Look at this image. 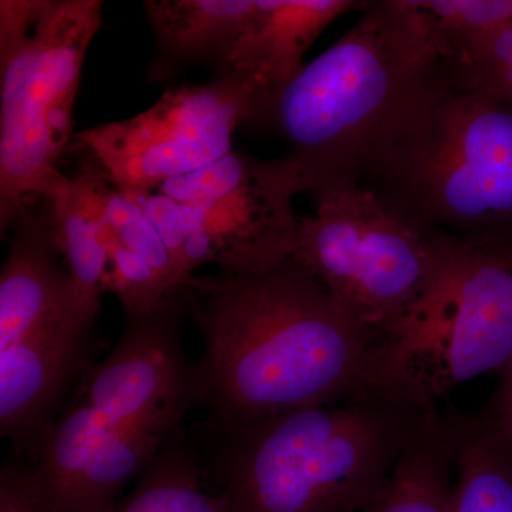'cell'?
Masks as SVG:
<instances>
[{
	"label": "cell",
	"mask_w": 512,
	"mask_h": 512,
	"mask_svg": "<svg viewBox=\"0 0 512 512\" xmlns=\"http://www.w3.org/2000/svg\"><path fill=\"white\" fill-rule=\"evenodd\" d=\"M256 0H147L154 35L151 83L170 84L195 64L215 69L254 15Z\"/></svg>",
	"instance_id": "obj_15"
},
{
	"label": "cell",
	"mask_w": 512,
	"mask_h": 512,
	"mask_svg": "<svg viewBox=\"0 0 512 512\" xmlns=\"http://www.w3.org/2000/svg\"><path fill=\"white\" fill-rule=\"evenodd\" d=\"M511 359L512 272L457 242L436 285L373 336L360 393L434 412L458 386Z\"/></svg>",
	"instance_id": "obj_5"
},
{
	"label": "cell",
	"mask_w": 512,
	"mask_h": 512,
	"mask_svg": "<svg viewBox=\"0 0 512 512\" xmlns=\"http://www.w3.org/2000/svg\"><path fill=\"white\" fill-rule=\"evenodd\" d=\"M181 293L205 343L198 406L222 433L362 392L372 333L292 256L256 274L192 275Z\"/></svg>",
	"instance_id": "obj_1"
},
{
	"label": "cell",
	"mask_w": 512,
	"mask_h": 512,
	"mask_svg": "<svg viewBox=\"0 0 512 512\" xmlns=\"http://www.w3.org/2000/svg\"><path fill=\"white\" fill-rule=\"evenodd\" d=\"M483 251L512 272V239L504 244L495 245V247L484 248Z\"/></svg>",
	"instance_id": "obj_26"
},
{
	"label": "cell",
	"mask_w": 512,
	"mask_h": 512,
	"mask_svg": "<svg viewBox=\"0 0 512 512\" xmlns=\"http://www.w3.org/2000/svg\"><path fill=\"white\" fill-rule=\"evenodd\" d=\"M421 414L356 393L225 431L222 491L242 512H355L392 473Z\"/></svg>",
	"instance_id": "obj_3"
},
{
	"label": "cell",
	"mask_w": 512,
	"mask_h": 512,
	"mask_svg": "<svg viewBox=\"0 0 512 512\" xmlns=\"http://www.w3.org/2000/svg\"><path fill=\"white\" fill-rule=\"evenodd\" d=\"M481 419L512 448V359L501 370L500 386Z\"/></svg>",
	"instance_id": "obj_25"
},
{
	"label": "cell",
	"mask_w": 512,
	"mask_h": 512,
	"mask_svg": "<svg viewBox=\"0 0 512 512\" xmlns=\"http://www.w3.org/2000/svg\"><path fill=\"white\" fill-rule=\"evenodd\" d=\"M119 424L86 402L53 421L36 448L33 485L42 512H67L97 451Z\"/></svg>",
	"instance_id": "obj_18"
},
{
	"label": "cell",
	"mask_w": 512,
	"mask_h": 512,
	"mask_svg": "<svg viewBox=\"0 0 512 512\" xmlns=\"http://www.w3.org/2000/svg\"><path fill=\"white\" fill-rule=\"evenodd\" d=\"M252 119L251 93L234 80L171 86L131 119L80 131L69 151L117 190L153 191L234 151L235 131Z\"/></svg>",
	"instance_id": "obj_8"
},
{
	"label": "cell",
	"mask_w": 512,
	"mask_h": 512,
	"mask_svg": "<svg viewBox=\"0 0 512 512\" xmlns=\"http://www.w3.org/2000/svg\"><path fill=\"white\" fill-rule=\"evenodd\" d=\"M315 202L291 256L372 336L436 285L458 242L414 227L366 188Z\"/></svg>",
	"instance_id": "obj_7"
},
{
	"label": "cell",
	"mask_w": 512,
	"mask_h": 512,
	"mask_svg": "<svg viewBox=\"0 0 512 512\" xmlns=\"http://www.w3.org/2000/svg\"><path fill=\"white\" fill-rule=\"evenodd\" d=\"M362 188L414 227L473 248L512 239V106L454 92Z\"/></svg>",
	"instance_id": "obj_6"
},
{
	"label": "cell",
	"mask_w": 512,
	"mask_h": 512,
	"mask_svg": "<svg viewBox=\"0 0 512 512\" xmlns=\"http://www.w3.org/2000/svg\"><path fill=\"white\" fill-rule=\"evenodd\" d=\"M109 181L89 161L64 178L47 197L56 247L66 266L80 312L96 322L103 276L109 262Z\"/></svg>",
	"instance_id": "obj_14"
},
{
	"label": "cell",
	"mask_w": 512,
	"mask_h": 512,
	"mask_svg": "<svg viewBox=\"0 0 512 512\" xmlns=\"http://www.w3.org/2000/svg\"><path fill=\"white\" fill-rule=\"evenodd\" d=\"M8 255L0 274V349L59 320L87 319L74 299L66 269L59 264L47 198L28 201L10 222Z\"/></svg>",
	"instance_id": "obj_13"
},
{
	"label": "cell",
	"mask_w": 512,
	"mask_h": 512,
	"mask_svg": "<svg viewBox=\"0 0 512 512\" xmlns=\"http://www.w3.org/2000/svg\"><path fill=\"white\" fill-rule=\"evenodd\" d=\"M171 437L140 474L136 487L109 512H242L227 493L202 487L194 456Z\"/></svg>",
	"instance_id": "obj_20"
},
{
	"label": "cell",
	"mask_w": 512,
	"mask_h": 512,
	"mask_svg": "<svg viewBox=\"0 0 512 512\" xmlns=\"http://www.w3.org/2000/svg\"><path fill=\"white\" fill-rule=\"evenodd\" d=\"M103 292L119 298L127 319L144 318L160 311L181 293L147 262L113 241L110 234L109 262L103 276Z\"/></svg>",
	"instance_id": "obj_22"
},
{
	"label": "cell",
	"mask_w": 512,
	"mask_h": 512,
	"mask_svg": "<svg viewBox=\"0 0 512 512\" xmlns=\"http://www.w3.org/2000/svg\"><path fill=\"white\" fill-rule=\"evenodd\" d=\"M431 43L447 64L512 23V0H414Z\"/></svg>",
	"instance_id": "obj_21"
},
{
	"label": "cell",
	"mask_w": 512,
	"mask_h": 512,
	"mask_svg": "<svg viewBox=\"0 0 512 512\" xmlns=\"http://www.w3.org/2000/svg\"><path fill=\"white\" fill-rule=\"evenodd\" d=\"M100 0H0V232L66 175L74 104Z\"/></svg>",
	"instance_id": "obj_4"
},
{
	"label": "cell",
	"mask_w": 512,
	"mask_h": 512,
	"mask_svg": "<svg viewBox=\"0 0 512 512\" xmlns=\"http://www.w3.org/2000/svg\"><path fill=\"white\" fill-rule=\"evenodd\" d=\"M359 0H256L254 15L214 69L251 93L258 124L271 104L302 72L303 57L330 23L363 10Z\"/></svg>",
	"instance_id": "obj_11"
},
{
	"label": "cell",
	"mask_w": 512,
	"mask_h": 512,
	"mask_svg": "<svg viewBox=\"0 0 512 512\" xmlns=\"http://www.w3.org/2000/svg\"><path fill=\"white\" fill-rule=\"evenodd\" d=\"M0 512H42L33 485L32 466L8 461L0 473Z\"/></svg>",
	"instance_id": "obj_24"
},
{
	"label": "cell",
	"mask_w": 512,
	"mask_h": 512,
	"mask_svg": "<svg viewBox=\"0 0 512 512\" xmlns=\"http://www.w3.org/2000/svg\"><path fill=\"white\" fill-rule=\"evenodd\" d=\"M453 512H512V448L483 419H458Z\"/></svg>",
	"instance_id": "obj_19"
},
{
	"label": "cell",
	"mask_w": 512,
	"mask_h": 512,
	"mask_svg": "<svg viewBox=\"0 0 512 512\" xmlns=\"http://www.w3.org/2000/svg\"><path fill=\"white\" fill-rule=\"evenodd\" d=\"M183 293L144 318L128 319L117 345L87 380L84 402L113 424L144 419L161 407L197 399V363L181 342Z\"/></svg>",
	"instance_id": "obj_10"
},
{
	"label": "cell",
	"mask_w": 512,
	"mask_h": 512,
	"mask_svg": "<svg viewBox=\"0 0 512 512\" xmlns=\"http://www.w3.org/2000/svg\"><path fill=\"white\" fill-rule=\"evenodd\" d=\"M454 92L414 0L367 2L258 124L276 131L313 200L363 187L430 126Z\"/></svg>",
	"instance_id": "obj_2"
},
{
	"label": "cell",
	"mask_w": 512,
	"mask_h": 512,
	"mask_svg": "<svg viewBox=\"0 0 512 512\" xmlns=\"http://www.w3.org/2000/svg\"><path fill=\"white\" fill-rule=\"evenodd\" d=\"M107 212L113 241L147 262L175 288H183L184 282L178 274L173 255L143 208L126 192L110 185L107 191Z\"/></svg>",
	"instance_id": "obj_23"
},
{
	"label": "cell",
	"mask_w": 512,
	"mask_h": 512,
	"mask_svg": "<svg viewBox=\"0 0 512 512\" xmlns=\"http://www.w3.org/2000/svg\"><path fill=\"white\" fill-rule=\"evenodd\" d=\"M94 323L59 320L0 349V431L36 451L64 390L90 359Z\"/></svg>",
	"instance_id": "obj_12"
},
{
	"label": "cell",
	"mask_w": 512,
	"mask_h": 512,
	"mask_svg": "<svg viewBox=\"0 0 512 512\" xmlns=\"http://www.w3.org/2000/svg\"><path fill=\"white\" fill-rule=\"evenodd\" d=\"M457 430L458 417L421 414L392 473L355 512H453Z\"/></svg>",
	"instance_id": "obj_16"
},
{
	"label": "cell",
	"mask_w": 512,
	"mask_h": 512,
	"mask_svg": "<svg viewBox=\"0 0 512 512\" xmlns=\"http://www.w3.org/2000/svg\"><path fill=\"white\" fill-rule=\"evenodd\" d=\"M192 406H198L195 400H183L116 426L87 467L67 512H109L119 503L121 488L146 470Z\"/></svg>",
	"instance_id": "obj_17"
},
{
	"label": "cell",
	"mask_w": 512,
	"mask_h": 512,
	"mask_svg": "<svg viewBox=\"0 0 512 512\" xmlns=\"http://www.w3.org/2000/svg\"><path fill=\"white\" fill-rule=\"evenodd\" d=\"M124 192V191H123ZM303 192L291 158L259 160L237 187L201 204H178L156 191L126 192L154 222L183 282L202 265L256 274L291 258Z\"/></svg>",
	"instance_id": "obj_9"
}]
</instances>
